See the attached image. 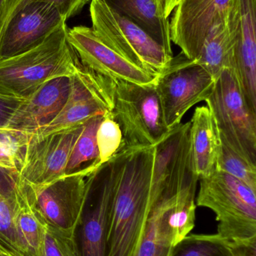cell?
<instances>
[{
  "mask_svg": "<svg viewBox=\"0 0 256 256\" xmlns=\"http://www.w3.org/2000/svg\"><path fill=\"white\" fill-rule=\"evenodd\" d=\"M198 180L191 168L153 178L150 212L136 256H171L174 246L192 232Z\"/></svg>",
  "mask_w": 256,
  "mask_h": 256,
  "instance_id": "obj_1",
  "label": "cell"
},
{
  "mask_svg": "<svg viewBox=\"0 0 256 256\" xmlns=\"http://www.w3.org/2000/svg\"><path fill=\"white\" fill-rule=\"evenodd\" d=\"M155 154L156 146L124 148L106 256H136L150 212Z\"/></svg>",
  "mask_w": 256,
  "mask_h": 256,
  "instance_id": "obj_2",
  "label": "cell"
},
{
  "mask_svg": "<svg viewBox=\"0 0 256 256\" xmlns=\"http://www.w3.org/2000/svg\"><path fill=\"white\" fill-rule=\"evenodd\" d=\"M68 30L66 22L40 44L0 60V96L24 100L48 81L73 76L82 64Z\"/></svg>",
  "mask_w": 256,
  "mask_h": 256,
  "instance_id": "obj_3",
  "label": "cell"
},
{
  "mask_svg": "<svg viewBox=\"0 0 256 256\" xmlns=\"http://www.w3.org/2000/svg\"><path fill=\"white\" fill-rule=\"evenodd\" d=\"M198 182L196 206L214 212L218 236L234 248L256 245V190L220 170Z\"/></svg>",
  "mask_w": 256,
  "mask_h": 256,
  "instance_id": "obj_4",
  "label": "cell"
},
{
  "mask_svg": "<svg viewBox=\"0 0 256 256\" xmlns=\"http://www.w3.org/2000/svg\"><path fill=\"white\" fill-rule=\"evenodd\" d=\"M155 84L115 80L112 114L122 131L121 148L156 146L171 132Z\"/></svg>",
  "mask_w": 256,
  "mask_h": 256,
  "instance_id": "obj_5",
  "label": "cell"
},
{
  "mask_svg": "<svg viewBox=\"0 0 256 256\" xmlns=\"http://www.w3.org/2000/svg\"><path fill=\"white\" fill-rule=\"evenodd\" d=\"M90 2L92 28L119 54L156 76L170 66L173 55L138 24L113 10L105 0Z\"/></svg>",
  "mask_w": 256,
  "mask_h": 256,
  "instance_id": "obj_6",
  "label": "cell"
},
{
  "mask_svg": "<svg viewBox=\"0 0 256 256\" xmlns=\"http://www.w3.org/2000/svg\"><path fill=\"white\" fill-rule=\"evenodd\" d=\"M219 136L238 154L256 166V111L242 93L231 68H225L205 100Z\"/></svg>",
  "mask_w": 256,
  "mask_h": 256,
  "instance_id": "obj_7",
  "label": "cell"
},
{
  "mask_svg": "<svg viewBox=\"0 0 256 256\" xmlns=\"http://www.w3.org/2000/svg\"><path fill=\"white\" fill-rule=\"evenodd\" d=\"M124 148L90 176L85 204L76 230L81 256H106L113 203Z\"/></svg>",
  "mask_w": 256,
  "mask_h": 256,
  "instance_id": "obj_8",
  "label": "cell"
},
{
  "mask_svg": "<svg viewBox=\"0 0 256 256\" xmlns=\"http://www.w3.org/2000/svg\"><path fill=\"white\" fill-rule=\"evenodd\" d=\"M215 82L205 69L183 54L173 58L155 84L168 128L172 130L178 126L192 106L205 102Z\"/></svg>",
  "mask_w": 256,
  "mask_h": 256,
  "instance_id": "obj_9",
  "label": "cell"
},
{
  "mask_svg": "<svg viewBox=\"0 0 256 256\" xmlns=\"http://www.w3.org/2000/svg\"><path fill=\"white\" fill-rule=\"evenodd\" d=\"M71 79L70 92L60 114L50 124L32 135L44 136L84 124L96 116L112 112L115 80L100 76L83 66Z\"/></svg>",
  "mask_w": 256,
  "mask_h": 256,
  "instance_id": "obj_10",
  "label": "cell"
},
{
  "mask_svg": "<svg viewBox=\"0 0 256 256\" xmlns=\"http://www.w3.org/2000/svg\"><path fill=\"white\" fill-rule=\"evenodd\" d=\"M99 166H90L42 186L33 188L24 184L45 224L60 230H77L90 176Z\"/></svg>",
  "mask_w": 256,
  "mask_h": 256,
  "instance_id": "obj_11",
  "label": "cell"
},
{
  "mask_svg": "<svg viewBox=\"0 0 256 256\" xmlns=\"http://www.w3.org/2000/svg\"><path fill=\"white\" fill-rule=\"evenodd\" d=\"M84 124L42 137L31 135L24 164L17 173L23 184L39 186L66 176L71 152Z\"/></svg>",
  "mask_w": 256,
  "mask_h": 256,
  "instance_id": "obj_12",
  "label": "cell"
},
{
  "mask_svg": "<svg viewBox=\"0 0 256 256\" xmlns=\"http://www.w3.org/2000/svg\"><path fill=\"white\" fill-rule=\"evenodd\" d=\"M68 38L81 64L88 70L113 80L140 85L156 82L157 76L119 54L90 27L69 28Z\"/></svg>",
  "mask_w": 256,
  "mask_h": 256,
  "instance_id": "obj_13",
  "label": "cell"
},
{
  "mask_svg": "<svg viewBox=\"0 0 256 256\" xmlns=\"http://www.w3.org/2000/svg\"><path fill=\"white\" fill-rule=\"evenodd\" d=\"M66 22L52 4L45 2L29 3L0 30V60L40 44Z\"/></svg>",
  "mask_w": 256,
  "mask_h": 256,
  "instance_id": "obj_14",
  "label": "cell"
},
{
  "mask_svg": "<svg viewBox=\"0 0 256 256\" xmlns=\"http://www.w3.org/2000/svg\"><path fill=\"white\" fill-rule=\"evenodd\" d=\"M231 0H182L170 22L171 43L186 58L195 60L204 40L219 15Z\"/></svg>",
  "mask_w": 256,
  "mask_h": 256,
  "instance_id": "obj_15",
  "label": "cell"
},
{
  "mask_svg": "<svg viewBox=\"0 0 256 256\" xmlns=\"http://www.w3.org/2000/svg\"><path fill=\"white\" fill-rule=\"evenodd\" d=\"M71 86V76H61L45 82L23 100L7 128L32 135L48 126L64 106Z\"/></svg>",
  "mask_w": 256,
  "mask_h": 256,
  "instance_id": "obj_16",
  "label": "cell"
},
{
  "mask_svg": "<svg viewBox=\"0 0 256 256\" xmlns=\"http://www.w3.org/2000/svg\"><path fill=\"white\" fill-rule=\"evenodd\" d=\"M238 0H231L207 34L194 61L217 80L225 68H232L238 32Z\"/></svg>",
  "mask_w": 256,
  "mask_h": 256,
  "instance_id": "obj_17",
  "label": "cell"
},
{
  "mask_svg": "<svg viewBox=\"0 0 256 256\" xmlns=\"http://www.w3.org/2000/svg\"><path fill=\"white\" fill-rule=\"evenodd\" d=\"M237 44L232 70L242 93L256 111V0H238Z\"/></svg>",
  "mask_w": 256,
  "mask_h": 256,
  "instance_id": "obj_18",
  "label": "cell"
},
{
  "mask_svg": "<svg viewBox=\"0 0 256 256\" xmlns=\"http://www.w3.org/2000/svg\"><path fill=\"white\" fill-rule=\"evenodd\" d=\"M189 122V140L195 172L199 178L207 177L218 170L219 131L207 106H198Z\"/></svg>",
  "mask_w": 256,
  "mask_h": 256,
  "instance_id": "obj_19",
  "label": "cell"
},
{
  "mask_svg": "<svg viewBox=\"0 0 256 256\" xmlns=\"http://www.w3.org/2000/svg\"><path fill=\"white\" fill-rule=\"evenodd\" d=\"M16 189L15 226L23 256H43L46 224L36 210L25 185L17 178Z\"/></svg>",
  "mask_w": 256,
  "mask_h": 256,
  "instance_id": "obj_20",
  "label": "cell"
},
{
  "mask_svg": "<svg viewBox=\"0 0 256 256\" xmlns=\"http://www.w3.org/2000/svg\"><path fill=\"white\" fill-rule=\"evenodd\" d=\"M117 13L138 24L173 55L170 21L161 14L154 0H105Z\"/></svg>",
  "mask_w": 256,
  "mask_h": 256,
  "instance_id": "obj_21",
  "label": "cell"
},
{
  "mask_svg": "<svg viewBox=\"0 0 256 256\" xmlns=\"http://www.w3.org/2000/svg\"><path fill=\"white\" fill-rule=\"evenodd\" d=\"M17 173L0 168V248L14 256H23L15 230L18 208Z\"/></svg>",
  "mask_w": 256,
  "mask_h": 256,
  "instance_id": "obj_22",
  "label": "cell"
},
{
  "mask_svg": "<svg viewBox=\"0 0 256 256\" xmlns=\"http://www.w3.org/2000/svg\"><path fill=\"white\" fill-rule=\"evenodd\" d=\"M105 116H96L84 123V128L77 138L69 156L66 167V174H72L80 170L99 164L96 134L99 124Z\"/></svg>",
  "mask_w": 256,
  "mask_h": 256,
  "instance_id": "obj_23",
  "label": "cell"
},
{
  "mask_svg": "<svg viewBox=\"0 0 256 256\" xmlns=\"http://www.w3.org/2000/svg\"><path fill=\"white\" fill-rule=\"evenodd\" d=\"M171 256H239L234 246L216 234H188Z\"/></svg>",
  "mask_w": 256,
  "mask_h": 256,
  "instance_id": "obj_24",
  "label": "cell"
},
{
  "mask_svg": "<svg viewBox=\"0 0 256 256\" xmlns=\"http://www.w3.org/2000/svg\"><path fill=\"white\" fill-rule=\"evenodd\" d=\"M30 134L0 128V168L18 173L24 164Z\"/></svg>",
  "mask_w": 256,
  "mask_h": 256,
  "instance_id": "obj_25",
  "label": "cell"
},
{
  "mask_svg": "<svg viewBox=\"0 0 256 256\" xmlns=\"http://www.w3.org/2000/svg\"><path fill=\"white\" fill-rule=\"evenodd\" d=\"M220 138L218 170L225 172L256 190V166L233 150Z\"/></svg>",
  "mask_w": 256,
  "mask_h": 256,
  "instance_id": "obj_26",
  "label": "cell"
},
{
  "mask_svg": "<svg viewBox=\"0 0 256 256\" xmlns=\"http://www.w3.org/2000/svg\"><path fill=\"white\" fill-rule=\"evenodd\" d=\"M99 164L109 161L121 148L123 135L112 112L105 116L96 134Z\"/></svg>",
  "mask_w": 256,
  "mask_h": 256,
  "instance_id": "obj_27",
  "label": "cell"
},
{
  "mask_svg": "<svg viewBox=\"0 0 256 256\" xmlns=\"http://www.w3.org/2000/svg\"><path fill=\"white\" fill-rule=\"evenodd\" d=\"M43 256H81L76 230H63L46 224Z\"/></svg>",
  "mask_w": 256,
  "mask_h": 256,
  "instance_id": "obj_28",
  "label": "cell"
},
{
  "mask_svg": "<svg viewBox=\"0 0 256 256\" xmlns=\"http://www.w3.org/2000/svg\"><path fill=\"white\" fill-rule=\"evenodd\" d=\"M33 2H45L58 9L62 16L68 20L79 13L90 0H7L0 16V30L9 20L21 8Z\"/></svg>",
  "mask_w": 256,
  "mask_h": 256,
  "instance_id": "obj_29",
  "label": "cell"
},
{
  "mask_svg": "<svg viewBox=\"0 0 256 256\" xmlns=\"http://www.w3.org/2000/svg\"><path fill=\"white\" fill-rule=\"evenodd\" d=\"M22 102L23 99L0 96V128L8 127L12 116Z\"/></svg>",
  "mask_w": 256,
  "mask_h": 256,
  "instance_id": "obj_30",
  "label": "cell"
},
{
  "mask_svg": "<svg viewBox=\"0 0 256 256\" xmlns=\"http://www.w3.org/2000/svg\"><path fill=\"white\" fill-rule=\"evenodd\" d=\"M161 14L168 19L170 15L174 12L182 0H154Z\"/></svg>",
  "mask_w": 256,
  "mask_h": 256,
  "instance_id": "obj_31",
  "label": "cell"
},
{
  "mask_svg": "<svg viewBox=\"0 0 256 256\" xmlns=\"http://www.w3.org/2000/svg\"><path fill=\"white\" fill-rule=\"evenodd\" d=\"M0 256H12V254L8 252L7 251L3 250V248H0Z\"/></svg>",
  "mask_w": 256,
  "mask_h": 256,
  "instance_id": "obj_32",
  "label": "cell"
},
{
  "mask_svg": "<svg viewBox=\"0 0 256 256\" xmlns=\"http://www.w3.org/2000/svg\"><path fill=\"white\" fill-rule=\"evenodd\" d=\"M6 1H7V0H0V16H1L2 12H3V7H4Z\"/></svg>",
  "mask_w": 256,
  "mask_h": 256,
  "instance_id": "obj_33",
  "label": "cell"
}]
</instances>
